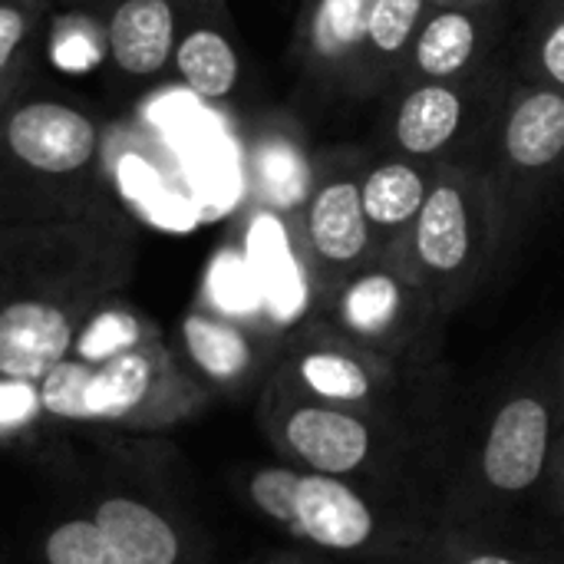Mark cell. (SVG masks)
Here are the masks:
<instances>
[{
	"label": "cell",
	"instance_id": "2e32d148",
	"mask_svg": "<svg viewBox=\"0 0 564 564\" xmlns=\"http://www.w3.org/2000/svg\"><path fill=\"white\" fill-rule=\"evenodd\" d=\"M502 23H506V0L433 7L416 33V43L410 50V59L397 86L426 83V79H463L482 69L502 53L499 50Z\"/></svg>",
	"mask_w": 564,
	"mask_h": 564
},
{
	"label": "cell",
	"instance_id": "d6a6232c",
	"mask_svg": "<svg viewBox=\"0 0 564 564\" xmlns=\"http://www.w3.org/2000/svg\"><path fill=\"white\" fill-rule=\"evenodd\" d=\"M552 522H555V529H558V532H562V535H564V512H562V516H555Z\"/></svg>",
	"mask_w": 564,
	"mask_h": 564
},
{
	"label": "cell",
	"instance_id": "ac0fdd59",
	"mask_svg": "<svg viewBox=\"0 0 564 564\" xmlns=\"http://www.w3.org/2000/svg\"><path fill=\"white\" fill-rule=\"evenodd\" d=\"M122 564H195L202 542L169 509L132 492H106L89 512Z\"/></svg>",
	"mask_w": 564,
	"mask_h": 564
},
{
	"label": "cell",
	"instance_id": "ffe728a7",
	"mask_svg": "<svg viewBox=\"0 0 564 564\" xmlns=\"http://www.w3.org/2000/svg\"><path fill=\"white\" fill-rule=\"evenodd\" d=\"M413 564H564V535L509 525H433Z\"/></svg>",
	"mask_w": 564,
	"mask_h": 564
},
{
	"label": "cell",
	"instance_id": "83f0119b",
	"mask_svg": "<svg viewBox=\"0 0 564 564\" xmlns=\"http://www.w3.org/2000/svg\"><path fill=\"white\" fill-rule=\"evenodd\" d=\"M545 512L555 519L564 512V420L555 436V449H552V469H549V486H545V499H542Z\"/></svg>",
	"mask_w": 564,
	"mask_h": 564
},
{
	"label": "cell",
	"instance_id": "cb8c5ba5",
	"mask_svg": "<svg viewBox=\"0 0 564 564\" xmlns=\"http://www.w3.org/2000/svg\"><path fill=\"white\" fill-rule=\"evenodd\" d=\"M155 337H162V327L135 304H129L122 294H116L86 317V324L79 327L69 347V357L83 364H106Z\"/></svg>",
	"mask_w": 564,
	"mask_h": 564
},
{
	"label": "cell",
	"instance_id": "9a60e30c",
	"mask_svg": "<svg viewBox=\"0 0 564 564\" xmlns=\"http://www.w3.org/2000/svg\"><path fill=\"white\" fill-rule=\"evenodd\" d=\"M373 10L377 0H301L291 56L317 89L357 99Z\"/></svg>",
	"mask_w": 564,
	"mask_h": 564
},
{
	"label": "cell",
	"instance_id": "277c9868",
	"mask_svg": "<svg viewBox=\"0 0 564 564\" xmlns=\"http://www.w3.org/2000/svg\"><path fill=\"white\" fill-rule=\"evenodd\" d=\"M238 492L258 519L330 562L413 564L436 525L426 506L281 459L245 469Z\"/></svg>",
	"mask_w": 564,
	"mask_h": 564
},
{
	"label": "cell",
	"instance_id": "f546056e",
	"mask_svg": "<svg viewBox=\"0 0 564 564\" xmlns=\"http://www.w3.org/2000/svg\"><path fill=\"white\" fill-rule=\"evenodd\" d=\"M549 370H552L555 390H558V397H562V403H564V337H562V344H558V350H555V357L549 360Z\"/></svg>",
	"mask_w": 564,
	"mask_h": 564
},
{
	"label": "cell",
	"instance_id": "1f68e13d",
	"mask_svg": "<svg viewBox=\"0 0 564 564\" xmlns=\"http://www.w3.org/2000/svg\"><path fill=\"white\" fill-rule=\"evenodd\" d=\"M188 3H195V7H215V10H228V7H225V0H188Z\"/></svg>",
	"mask_w": 564,
	"mask_h": 564
},
{
	"label": "cell",
	"instance_id": "e0dca14e",
	"mask_svg": "<svg viewBox=\"0 0 564 564\" xmlns=\"http://www.w3.org/2000/svg\"><path fill=\"white\" fill-rule=\"evenodd\" d=\"M317 172V152L291 116H271L258 126L248 149V175L254 202L278 215L291 231Z\"/></svg>",
	"mask_w": 564,
	"mask_h": 564
},
{
	"label": "cell",
	"instance_id": "5b68a950",
	"mask_svg": "<svg viewBox=\"0 0 564 564\" xmlns=\"http://www.w3.org/2000/svg\"><path fill=\"white\" fill-rule=\"evenodd\" d=\"M106 122L83 102L33 96L0 109V228L89 218L116 208Z\"/></svg>",
	"mask_w": 564,
	"mask_h": 564
},
{
	"label": "cell",
	"instance_id": "4316f807",
	"mask_svg": "<svg viewBox=\"0 0 564 564\" xmlns=\"http://www.w3.org/2000/svg\"><path fill=\"white\" fill-rule=\"evenodd\" d=\"M46 420L36 380L0 373V446L26 440Z\"/></svg>",
	"mask_w": 564,
	"mask_h": 564
},
{
	"label": "cell",
	"instance_id": "5bb4252c",
	"mask_svg": "<svg viewBox=\"0 0 564 564\" xmlns=\"http://www.w3.org/2000/svg\"><path fill=\"white\" fill-rule=\"evenodd\" d=\"M96 23L99 53L116 79L129 86L172 76V56L188 17V0H76Z\"/></svg>",
	"mask_w": 564,
	"mask_h": 564
},
{
	"label": "cell",
	"instance_id": "6da1fadb",
	"mask_svg": "<svg viewBox=\"0 0 564 564\" xmlns=\"http://www.w3.org/2000/svg\"><path fill=\"white\" fill-rule=\"evenodd\" d=\"M139 228L122 205L69 221L0 228V373L46 377L135 274Z\"/></svg>",
	"mask_w": 564,
	"mask_h": 564
},
{
	"label": "cell",
	"instance_id": "d4e9b609",
	"mask_svg": "<svg viewBox=\"0 0 564 564\" xmlns=\"http://www.w3.org/2000/svg\"><path fill=\"white\" fill-rule=\"evenodd\" d=\"M516 73L564 93V0H539L519 43Z\"/></svg>",
	"mask_w": 564,
	"mask_h": 564
},
{
	"label": "cell",
	"instance_id": "3957f363",
	"mask_svg": "<svg viewBox=\"0 0 564 564\" xmlns=\"http://www.w3.org/2000/svg\"><path fill=\"white\" fill-rule=\"evenodd\" d=\"M564 420L549 360L509 377L482 406L473 433L446 459L436 525H509L529 502L545 499L552 449Z\"/></svg>",
	"mask_w": 564,
	"mask_h": 564
},
{
	"label": "cell",
	"instance_id": "f1b7e54d",
	"mask_svg": "<svg viewBox=\"0 0 564 564\" xmlns=\"http://www.w3.org/2000/svg\"><path fill=\"white\" fill-rule=\"evenodd\" d=\"M258 564H330V558L314 555V552H281V555H271Z\"/></svg>",
	"mask_w": 564,
	"mask_h": 564
},
{
	"label": "cell",
	"instance_id": "4fadbf2b",
	"mask_svg": "<svg viewBox=\"0 0 564 564\" xmlns=\"http://www.w3.org/2000/svg\"><path fill=\"white\" fill-rule=\"evenodd\" d=\"M169 344L185 370L212 393V400H241L261 393V387L271 380L284 337L195 301L178 317Z\"/></svg>",
	"mask_w": 564,
	"mask_h": 564
},
{
	"label": "cell",
	"instance_id": "44dd1931",
	"mask_svg": "<svg viewBox=\"0 0 564 564\" xmlns=\"http://www.w3.org/2000/svg\"><path fill=\"white\" fill-rule=\"evenodd\" d=\"M172 76L202 99L221 102L241 83V56L231 36L228 10L188 7L185 26L175 43Z\"/></svg>",
	"mask_w": 564,
	"mask_h": 564
},
{
	"label": "cell",
	"instance_id": "30bf717a",
	"mask_svg": "<svg viewBox=\"0 0 564 564\" xmlns=\"http://www.w3.org/2000/svg\"><path fill=\"white\" fill-rule=\"evenodd\" d=\"M271 377L324 403L360 410L440 413L433 387L436 373L406 370L380 357L377 350L350 340L317 314H311L284 337L281 360Z\"/></svg>",
	"mask_w": 564,
	"mask_h": 564
},
{
	"label": "cell",
	"instance_id": "9c48e42d",
	"mask_svg": "<svg viewBox=\"0 0 564 564\" xmlns=\"http://www.w3.org/2000/svg\"><path fill=\"white\" fill-rule=\"evenodd\" d=\"M311 314L416 373H436L449 324L436 297L397 254H377L367 261L324 294Z\"/></svg>",
	"mask_w": 564,
	"mask_h": 564
},
{
	"label": "cell",
	"instance_id": "4dcf8cb0",
	"mask_svg": "<svg viewBox=\"0 0 564 564\" xmlns=\"http://www.w3.org/2000/svg\"><path fill=\"white\" fill-rule=\"evenodd\" d=\"M466 3H482V0H433V7H466Z\"/></svg>",
	"mask_w": 564,
	"mask_h": 564
},
{
	"label": "cell",
	"instance_id": "603a6c76",
	"mask_svg": "<svg viewBox=\"0 0 564 564\" xmlns=\"http://www.w3.org/2000/svg\"><path fill=\"white\" fill-rule=\"evenodd\" d=\"M56 0H0V96L13 99L30 86L33 63L46 43Z\"/></svg>",
	"mask_w": 564,
	"mask_h": 564
},
{
	"label": "cell",
	"instance_id": "8992f818",
	"mask_svg": "<svg viewBox=\"0 0 564 564\" xmlns=\"http://www.w3.org/2000/svg\"><path fill=\"white\" fill-rule=\"evenodd\" d=\"M36 387L46 420L126 433L175 430L212 403V393L185 370L165 334L106 364L66 357Z\"/></svg>",
	"mask_w": 564,
	"mask_h": 564
},
{
	"label": "cell",
	"instance_id": "ba28073f",
	"mask_svg": "<svg viewBox=\"0 0 564 564\" xmlns=\"http://www.w3.org/2000/svg\"><path fill=\"white\" fill-rule=\"evenodd\" d=\"M512 79L516 66L506 53H499L492 63L463 79H426L390 89L377 126V149L426 162L433 169L449 162L482 165L489 132Z\"/></svg>",
	"mask_w": 564,
	"mask_h": 564
},
{
	"label": "cell",
	"instance_id": "7a4b0ae2",
	"mask_svg": "<svg viewBox=\"0 0 564 564\" xmlns=\"http://www.w3.org/2000/svg\"><path fill=\"white\" fill-rule=\"evenodd\" d=\"M258 426L281 463L354 479L433 512L449 459L440 413L324 403L271 377L258 393Z\"/></svg>",
	"mask_w": 564,
	"mask_h": 564
},
{
	"label": "cell",
	"instance_id": "836d02e7",
	"mask_svg": "<svg viewBox=\"0 0 564 564\" xmlns=\"http://www.w3.org/2000/svg\"><path fill=\"white\" fill-rule=\"evenodd\" d=\"M7 102H10V99H3V96H0V109H3V106H7Z\"/></svg>",
	"mask_w": 564,
	"mask_h": 564
},
{
	"label": "cell",
	"instance_id": "8fae6325",
	"mask_svg": "<svg viewBox=\"0 0 564 564\" xmlns=\"http://www.w3.org/2000/svg\"><path fill=\"white\" fill-rule=\"evenodd\" d=\"M482 169L496 188L506 245L525 231L564 175V93L516 73L486 142Z\"/></svg>",
	"mask_w": 564,
	"mask_h": 564
},
{
	"label": "cell",
	"instance_id": "d6986e66",
	"mask_svg": "<svg viewBox=\"0 0 564 564\" xmlns=\"http://www.w3.org/2000/svg\"><path fill=\"white\" fill-rule=\"evenodd\" d=\"M436 169L387 149H364V169H360V195L370 235L380 248V254H390L400 248V241L410 235L413 221L423 212V202L430 195Z\"/></svg>",
	"mask_w": 564,
	"mask_h": 564
},
{
	"label": "cell",
	"instance_id": "7402d4cb",
	"mask_svg": "<svg viewBox=\"0 0 564 564\" xmlns=\"http://www.w3.org/2000/svg\"><path fill=\"white\" fill-rule=\"evenodd\" d=\"M430 10H433V0H377L370 33L364 43L357 99L387 96L400 83L410 50L416 43V33L423 20L430 17Z\"/></svg>",
	"mask_w": 564,
	"mask_h": 564
},
{
	"label": "cell",
	"instance_id": "52a82bcc",
	"mask_svg": "<svg viewBox=\"0 0 564 564\" xmlns=\"http://www.w3.org/2000/svg\"><path fill=\"white\" fill-rule=\"evenodd\" d=\"M496 188L479 162L436 165L430 195L397 254L410 274L456 317L489 281L506 251Z\"/></svg>",
	"mask_w": 564,
	"mask_h": 564
},
{
	"label": "cell",
	"instance_id": "7c38bea8",
	"mask_svg": "<svg viewBox=\"0 0 564 564\" xmlns=\"http://www.w3.org/2000/svg\"><path fill=\"white\" fill-rule=\"evenodd\" d=\"M360 169L364 149L340 145L317 152L311 195L291 228L307 274L311 304H317L344 278H350L380 254L364 212Z\"/></svg>",
	"mask_w": 564,
	"mask_h": 564
},
{
	"label": "cell",
	"instance_id": "484cf974",
	"mask_svg": "<svg viewBox=\"0 0 564 564\" xmlns=\"http://www.w3.org/2000/svg\"><path fill=\"white\" fill-rule=\"evenodd\" d=\"M43 564H122L93 516L56 522L43 535Z\"/></svg>",
	"mask_w": 564,
	"mask_h": 564
}]
</instances>
